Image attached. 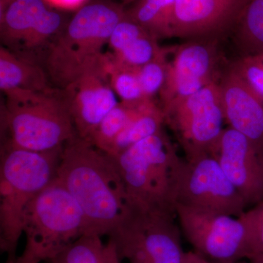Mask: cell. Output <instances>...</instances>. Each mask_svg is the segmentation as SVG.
I'll list each match as a JSON object with an SVG mask.
<instances>
[{
    "mask_svg": "<svg viewBox=\"0 0 263 263\" xmlns=\"http://www.w3.org/2000/svg\"><path fill=\"white\" fill-rule=\"evenodd\" d=\"M62 90L76 134L87 141L104 118L119 103L110 84L106 63L101 68L86 72Z\"/></svg>",
    "mask_w": 263,
    "mask_h": 263,
    "instance_id": "5bb4252c",
    "label": "cell"
},
{
    "mask_svg": "<svg viewBox=\"0 0 263 263\" xmlns=\"http://www.w3.org/2000/svg\"><path fill=\"white\" fill-rule=\"evenodd\" d=\"M181 263H215L212 261L209 260V259L205 258V257L201 255L197 252H186L183 254L182 260Z\"/></svg>",
    "mask_w": 263,
    "mask_h": 263,
    "instance_id": "f546056e",
    "label": "cell"
},
{
    "mask_svg": "<svg viewBox=\"0 0 263 263\" xmlns=\"http://www.w3.org/2000/svg\"><path fill=\"white\" fill-rule=\"evenodd\" d=\"M181 229L174 209H151L128 202L108 235L124 263H181Z\"/></svg>",
    "mask_w": 263,
    "mask_h": 263,
    "instance_id": "52a82bcc",
    "label": "cell"
},
{
    "mask_svg": "<svg viewBox=\"0 0 263 263\" xmlns=\"http://www.w3.org/2000/svg\"><path fill=\"white\" fill-rule=\"evenodd\" d=\"M86 232L81 207L56 176L26 209L25 246L14 263L51 261Z\"/></svg>",
    "mask_w": 263,
    "mask_h": 263,
    "instance_id": "5b68a950",
    "label": "cell"
},
{
    "mask_svg": "<svg viewBox=\"0 0 263 263\" xmlns=\"http://www.w3.org/2000/svg\"><path fill=\"white\" fill-rule=\"evenodd\" d=\"M95 234H85L66 247L51 263H124L116 246L108 238Z\"/></svg>",
    "mask_w": 263,
    "mask_h": 263,
    "instance_id": "d6986e66",
    "label": "cell"
},
{
    "mask_svg": "<svg viewBox=\"0 0 263 263\" xmlns=\"http://www.w3.org/2000/svg\"><path fill=\"white\" fill-rule=\"evenodd\" d=\"M161 108L164 124L174 132L186 160L210 154L224 129L219 84L213 82L195 94Z\"/></svg>",
    "mask_w": 263,
    "mask_h": 263,
    "instance_id": "9c48e42d",
    "label": "cell"
},
{
    "mask_svg": "<svg viewBox=\"0 0 263 263\" xmlns=\"http://www.w3.org/2000/svg\"><path fill=\"white\" fill-rule=\"evenodd\" d=\"M247 206L263 201V147L228 127L211 151Z\"/></svg>",
    "mask_w": 263,
    "mask_h": 263,
    "instance_id": "8fae6325",
    "label": "cell"
},
{
    "mask_svg": "<svg viewBox=\"0 0 263 263\" xmlns=\"http://www.w3.org/2000/svg\"><path fill=\"white\" fill-rule=\"evenodd\" d=\"M48 3L64 9H75L82 6L86 0H44Z\"/></svg>",
    "mask_w": 263,
    "mask_h": 263,
    "instance_id": "f1b7e54d",
    "label": "cell"
},
{
    "mask_svg": "<svg viewBox=\"0 0 263 263\" xmlns=\"http://www.w3.org/2000/svg\"><path fill=\"white\" fill-rule=\"evenodd\" d=\"M47 10L44 0H11L0 10L2 46L20 56Z\"/></svg>",
    "mask_w": 263,
    "mask_h": 263,
    "instance_id": "2e32d148",
    "label": "cell"
},
{
    "mask_svg": "<svg viewBox=\"0 0 263 263\" xmlns=\"http://www.w3.org/2000/svg\"><path fill=\"white\" fill-rule=\"evenodd\" d=\"M219 85L224 121L229 127L263 147L262 99L233 67Z\"/></svg>",
    "mask_w": 263,
    "mask_h": 263,
    "instance_id": "9a60e30c",
    "label": "cell"
},
{
    "mask_svg": "<svg viewBox=\"0 0 263 263\" xmlns=\"http://www.w3.org/2000/svg\"><path fill=\"white\" fill-rule=\"evenodd\" d=\"M164 118L160 105L150 100L138 108L136 115L114 142L107 155L116 156L138 142L163 129Z\"/></svg>",
    "mask_w": 263,
    "mask_h": 263,
    "instance_id": "ac0fdd59",
    "label": "cell"
},
{
    "mask_svg": "<svg viewBox=\"0 0 263 263\" xmlns=\"http://www.w3.org/2000/svg\"><path fill=\"white\" fill-rule=\"evenodd\" d=\"M212 40H194L176 52L167 65V76L160 91L161 108L200 91L214 81L216 51Z\"/></svg>",
    "mask_w": 263,
    "mask_h": 263,
    "instance_id": "4fadbf2b",
    "label": "cell"
},
{
    "mask_svg": "<svg viewBox=\"0 0 263 263\" xmlns=\"http://www.w3.org/2000/svg\"><path fill=\"white\" fill-rule=\"evenodd\" d=\"M138 108L118 104L100 122L89 141L98 149L108 154L117 137L136 115Z\"/></svg>",
    "mask_w": 263,
    "mask_h": 263,
    "instance_id": "603a6c76",
    "label": "cell"
},
{
    "mask_svg": "<svg viewBox=\"0 0 263 263\" xmlns=\"http://www.w3.org/2000/svg\"><path fill=\"white\" fill-rule=\"evenodd\" d=\"M174 5L175 0H139L127 14L156 38L171 37Z\"/></svg>",
    "mask_w": 263,
    "mask_h": 263,
    "instance_id": "44dd1931",
    "label": "cell"
},
{
    "mask_svg": "<svg viewBox=\"0 0 263 263\" xmlns=\"http://www.w3.org/2000/svg\"><path fill=\"white\" fill-rule=\"evenodd\" d=\"M155 36L145 34L129 44L127 48L117 54H113L114 60L129 67L140 68L152 61L160 53Z\"/></svg>",
    "mask_w": 263,
    "mask_h": 263,
    "instance_id": "cb8c5ba5",
    "label": "cell"
},
{
    "mask_svg": "<svg viewBox=\"0 0 263 263\" xmlns=\"http://www.w3.org/2000/svg\"><path fill=\"white\" fill-rule=\"evenodd\" d=\"M166 52L161 50L152 61L139 68V80L143 95L148 100H153L156 95L160 93L167 76V63Z\"/></svg>",
    "mask_w": 263,
    "mask_h": 263,
    "instance_id": "d4e9b609",
    "label": "cell"
},
{
    "mask_svg": "<svg viewBox=\"0 0 263 263\" xmlns=\"http://www.w3.org/2000/svg\"><path fill=\"white\" fill-rule=\"evenodd\" d=\"M4 95L1 146L51 152L77 136L63 90L15 89Z\"/></svg>",
    "mask_w": 263,
    "mask_h": 263,
    "instance_id": "3957f363",
    "label": "cell"
},
{
    "mask_svg": "<svg viewBox=\"0 0 263 263\" xmlns=\"http://www.w3.org/2000/svg\"><path fill=\"white\" fill-rule=\"evenodd\" d=\"M247 233L249 259L255 254H263V201L246 211L239 216Z\"/></svg>",
    "mask_w": 263,
    "mask_h": 263,
    "instance_id": "484cf974",
    "label": "cell"
},
{
    "mask_svg": "<svg viewBox=\"0 0 263 263\" xmlns=\"http://www.w3.org/2000/svg\"><path fill=\"white\" fill-rule=\"evenodd\" d=\"M62 148L37 152L1 146L0 249L8 256L7 263L17 258L24 212L33 198L56 178Z\"/></svg>",
    "mask_w": 263,
    "mask_h": 263,
    "instance_id": "277c9868",
    "label": "cell"
},
{
    "mask_svg": "<svg viewBox=\"0 0 263 263\" xmlns=\"http://www.w3.org/2000/svg\"><path fill=\"white\" fill-rule=\"evenodd\" d=\"M232 67L245 79L263 101V55L243 57Z\"/></svg>",
    "mask_w": 263,
    "mask_h": 263,
    "instance_id": "83f0119b",
    "label": "cell"
},
{
    "mask_svg": "<svg viewBox=\"0 0 263 263\" xmlns=\"http://www.w3.org/2000/svg\"><path fill=\"white\" fill-rule=\"evenodd\" d=\"M181 233L195 252L214 262L248 258L247 229L239 217L175 205Z\"/></svg>",
    "mask_w": 263,
    "mask_h": 263,
    "instance_id": "30bf717a",
    "label": "cell"
},
{
    "mask_svg": "<svg viewBox=\"0 0 263 263\" xmlns=\"http://www.w3.org/2000/svg\"><path fill=\"white\" fill-rule=\"evenodd\" d=\"M42 65L0 48V89L3 94L15 89L41 91L51 87Z\"/></svg>",
    "mask_w": 263,
    "mask_h": 263,
    "instance_id": "e0dca14e",
    "label": "cell"
},
{
    "mask_svg": "<svg viewBox=\"0 0 263 263\" xmlns=\"http://www.w3.org/2000/svg\"><path fill=\"white\" fill-rule=\"evenodd\" d=\"M110 157L122 178L128 202L175 210L173 193L181 158L163 129Z\"/></svg>",
    "mask_w": 263,
    "mask_h": 263,
    "instance_id": "8992f818",
    "label": "cell"
},
{
    "mask_svg": "<svg viewBox=\"0 0 263 263\" xmlns=\"http://www.w3.org/2000/svg\"><path fill=\"white\" fill-rule=\"evenodd\" d=\"M147 34L150 33L128 16L126 11L125 16L117 24L109 39L108 45L111 48V53L117 54L137 39Z\"/></svg>",
    "mask_w": 263,
    "mask_h": 263,
    "instance_id": "4316f807",
    "label": "cell"
},
{
    "mask_svg": "<svg viewBox=\"0 0 263 263\" xmlns=\"http://www.w3.org/2000/svg\"><path fill=\"white\" fill-rule=\"evenodd\" d=\"M174 205L239 217L247 205L218 161L205 154L193 160L181 158L173 193Z\"/></svg>",
    "mask_w": 263,
    "mask_h": 263,
    "instance_id": "ba28073f",
    "label": "cell"
},
{
    "mask_svg": "<svg viewBox=\"0 0 263 263\" xmlns=\"http://www.w3.org/2000/svg\"><path fill=\"white\" fill-rule=\"evenodd\" d=\"M237 262H215V263H237Z\"/></svg>",
    "mask_w": 263,
    "mask_h": 263,
    "instance_id": "1f68e13d",
    "label": "cell"
},
{
    "mask_svg": "<svg viewBox=\"0 0 263 263\" xmlns=\"http://www.w3.org/2000/svg\"><path fill=\"white\" fill-rule=\"evenodd\" d=\"M57 178L81 207L86 234L108 236L128 208L114 159L76 136L62 148Z\"/></svg>",
    "mask_w": 263,
    "mask_h": 263,
    "instance_id": "6da1fadb",
    "label": "cell"
},
{
    "mask_svg": "<svg viewBox=\"0 0 263 263\" xmlns=\"http://www.w3.org/2000/svg\"><path fill=\"white\" fill-rule=\"evenodd\" d=\"M243 57L263 55V0H250L233 31Z\"/></svg>",
    "mask_w": 263,
    "mask_h": 263,
    "instance_id": "ffe728a7",
    "label": "cell"
},
{
    "mask_svg": "<svg viewBox=\"0 0 263 263\" xmlns=\"http://www.w3.org/2000/svg\"><path fill=\"white\" fill-rule=\"evenodd\" d=\"M106 70L112 89L123 105L136 108L150 100L143 95L139 68L122 65L114 60L111 53H108Z\"/></svg>",
    "mask_w": 263,
    "mask_h": 263,
    "instance_id": "7402d4cb",
    "label": "cell"
},
{
    "mask_svg": "<svg viewBox=\"0 0 263 263\" xmlns=\"http://www.w3.org/2000/svg\"><path fill=\"white\" fill-rule=\"evenodd\" d=\"M126 11L119 5L96 2L84 5L48 47L42 65L49 80L64 89L86 72L105 65L103 48Z\"/></svg>",
    "mask_w": 263,
    "mask_h": 263,
    "instance_id": "7a4b0ae2",
    "label": "cell"
},
{
    "mask_svg": "<svg viewBox=\"0 0 263 263\" xmlns=\"http://www.w3.org/2000/svg\"><path fill=\"white\" fill-rule=\"evenodd\" d=\"M250 263H263V254H255L249 257Z\"/></svg>",
    "mask_w": 263,
    "mask_h": 263,
    "instance_id": "4dcf8cb0",
    "label": "cell"
},
{
    "mask_svg": "<svg viewBox=\"0 0 263 263\" xmlns=\"http://www.w3.org/2000/svg\"><path fill=\"white\" fill-rule=\"evenodd\" d=\"M250 0H175L171 37L216 39L233 32Z\"/></svg>",
    "mask_w": 263,
    "mask_h": 263,
    "instance_id": "7c38bea8",
    "label": "cell"
}]
</instances>
